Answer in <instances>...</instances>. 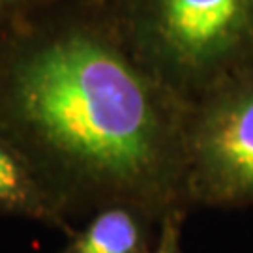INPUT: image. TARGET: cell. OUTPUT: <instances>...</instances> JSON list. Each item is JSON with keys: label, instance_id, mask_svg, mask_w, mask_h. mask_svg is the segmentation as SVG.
Here are the masks:
<instances>
[{"label": "cell", "instance_id": "cell-1", "mask_svg": "<svg viewBox=\"0 0 253 253\" xmlns=\"http://www.w3.org/2000/svg\"><path fill=\"white\" fill-rule=\"evenodd\" d=\"M188 111L115 28H47L0 56V127L47 174L100 188L156 219L188 203Z\"/></svg>", "mask_w": 253, "mask_h": 253}, {"label": "cell", "instance_id": "cell-7", "mask_svg": "<svg viewBox=\"0 0 253 253\" xmlns=\"http://www.w3.org/2000/svg\"><path fill=\"white\" fill-rule=\"evenodd\" d=\"M28 0H0V15L11 13L13 9H17L19 6L27 4Z\"/></svg>", "mask_w": 253, "mask_h": 253}, {"label": "cell", "instance_id": "cell-3", "mask_svg": "<svg viewBox=\"0 0 253 253\" xmlns=\"http://www.w3.org/2000/svg\"><path fill=\"white\" fill-rule=\"evenodd\" d=\"M188 203L253 205V75L190 103Z\"/></svg>", "mask_w": 253, "mask_h": 253}, {"label": "cell", "instance_id": "cell-2", "mask_svg": "<svg viewBox=\"0 0 253 253\" xmlns=\"http://www.w3.org/2000/svg\"><path fill=\"white\" fill-rule=\"evenodd\" d=\"M115 30L186 103L253 75V0H117Z\"/></svg>", "mask_w": 253, "mask_h": 253}, {"label": "cell", "instance_id": "cell-4", "mask_svg": "<svg viewBox=\"0 0 253 253\" xmlns=\"http://www.w3.org/2000/svg\"><path fill=\"white\" fill-rule=\"evenodd\" d=\"M62 205L45 169L0 127V212L64 225Z\"/></svg>", "mask_w": 253, "mask_h": 253}, {"label": "cell", "instance_id": "cell-6", "mask_svg": "<svg viewBox=\"0 0 253 253\" xmlns=\"http://www.w3.org/2000/svg\"><path fill=\"white\" fill-rule=\"evenodd\" d=\"M182 221H184V208L167 212L160 219L158 238H156V244L150 253H182Z\"/></svg>", "mask_w": 253, "mask_h": 253}, {"label": "cell", "instance_id": "cell-5", "mask_svg": "<svg viewBox=\"0 0 253 253\" xmlns=\"http://www.w3.org/2000/svg\"><path fill=\"white\" fill-rule=\"evenodd\" d=\"M156 217L127 203L100 210L81 233L73 235L60 253H150L156 238L150 221Z\"/></svg>", "mask_w": 253, "mask_h": 253}]
</instances>
